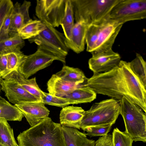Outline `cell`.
I'll return each mask as SVG.
<instances>
[{
    "label": "cell",
    "mask_w": 146,
    "mask_h": 146,
    "mask_svg": "<svg viewBox=\"0 0 146 146\" xmlns=\"http://www.w3.org/2000/svg\"><path fill=\"white\" fill-rule=\"evenodd\" d=\"M84 86L96 93L120 101L123 97L131 100L146 113V90L132 71L129 62L121 60L107 72L93 73Z\"/></svg>",
    "instance_id": "1"
},
{
    "label": "cell",
    "mask_w": 146,
    "mask_h": 146,
    "mask_svg": "<svg viewBox=\"0 0 146 146\" xmlns=\"http://www.w3.org/2000/svg\"><path fill=\"white\" fill-rule=\"evenodd\" d=\"M17 140L19 146H66L62 125L48 117L20 133Z\"/></svg>",
    "instance_id": "2"
},
{
    "label": "cell",
    "mask_w": 146,
    "mask_h": 146,
    "mask_svg": "<svg viewBox=\"0 0 146 146\" xmlns=\"http://www.w3.org/2000/svg\"><path fill=\"white\" fill-rule=\"evenodd\" d=\"M120 0H72L74 19L88 26L106 19L114 6Z\"/></svg>",
    "instance_id": "3"
},
{
    "label": "cell",
    "mask_w": 146,
    "mask_h": 146,
    "mask_svg": "<svg viewBox=\"0 0 146 146\" xmlns=\"http://www.w3.org/2000/svg\"><path fill=\"white\" fill-rule=\"evenodd\" d=\"M120 114L123 119L125 132L135 141L146 142V114L138 105L123 97L120 101Z\"/></svg>",
    "instance_id": "4"
},
{
    "label": "cell",
    "mask_w": 146,
    "mask_h": 146,
    "mask_svg": "<svg viewBox=\"0 0 146 146\" xmlns=\"http://www.w3.org/2000/svg\"><path fill=\"white\" fill-rule=\"evenodd\" d=\"M120 101L113 98L94 104L85 111L80 124L82 129L90 126L114 124L120 114Z\"/></svg>",
    "instance_id": "5"
},
{
    "label": "cell",
    "mask_w": 146,
    "mask_h": 146,
    "mask_svg": "<svg viewBox=\"0 0 146 146\" xmlns=\"http://www.w3.org/2000/svg\"><path fill=\"white\" fill-rule=\"evenodd\" d=\"M146 17V0H120L110 11L106 19L122 24Z\"/></svg>",
    "instance_id": "6"
},
{
    "label": "cell",
    "mask_w": 146,
    "mask_h": 146,
    "mask_svg": "<svg viewBox=\"0 0 146 146\" xmlns=\"http://www.w3.org/2000/svg\"><path fill=\"white\" fill-rule=\"evenodd\" d=\"M45 29L37 36L28 40L40 46L59 56L66 57L69 49L65 44L64 34L45 22Z\"/></svg>",
    "instance_id": "7"
},
{
    "label": "cell",
    "mask_w": 146,
    "mask_h": 146,
    "mask_svg": "<svg viewBox=\"0 0 146 146\" xmlns=\"http://www.w3.org/2000/svg\"><path fill=\"white\" fill-rule=\"evenodd\" d=\"M59 61L63 63L66 62V57L55 54L38 46L36 51L27 55L18 71L26 79L50 65L54 60Z\"/></svg>",
    "instance_id": "8"
},
{
    "label": "cell",
    "mask_w": 146,
    "mask_h": 146,
    "mask_svg": "<svg viewBox=\"0 0 146 146\" xmlns=\"http://www.w3.org/2000/svg\"><path fill=\"white\" fill-rule=\"evenodd\" d=\"M66 0H37L35 14L39 20L54 27L60 25Z\"/></svg>",
    "instance_id": "9"
},
{
    "label": "cell",
    "mask_w": 146,
    "mask_h": 146,
    "mask_svg": "<svg viewBox=\"0 0 146 146\" xmlns=\"http://www.w3.org/2000/svg\"><path fill=\"white\" fill-rule=\"evenodd\" d=\"M117 22L106 19L101 23L98 37L92 55L112 49L115 41L123 26Z\"/></svg>",
    "instance_id": "10"
},
{
    "label": "cell",
    "mask_w": 146,
    "mask_h": 146,
    "mask_svg": "<svg viewBox=\"0 0 146 146\" xmlns=\"http://www.w3.org/2000/svg\"><path fill=\"white\" fill-rule=\"evenodd\" d=\"M1 90L9 101L14 105L22 102H40L25 90L15 79L7 77L1 82Z\"/></svg>",
    "instance_id": "11"
},
{
    "label": "cell",
    "mask_w": 146,
    "mask_h": 146,
    "mask_svg": "<svg viewBox=\"0 0 146 146\" xmlns=\"http://www.w3.org/2000/svg\"><path fill=\"white\" fill-rule=\"evenodd\" d=\"M120 55L112 49L92 55L89 60V68L93 73L107 72L117 66L121 60Z\"/></svg>",
    "instance_id": "12"
},
{
    "label": "cell",
    "mask_w": 146,
    "mask_h": 146,
    "mask_svg": "<svg viewBox=\"0 0 146 146\" xmlns=\"http://www.w3.org/2000/svg\"><path fill=\"white\" fill-rule=\"evenodd\" d=\"M14 106L21 111L31 127L48 117L50 114V111L40 102H22Z\"/></svg>",
    "instance_id": "13"
},
{
    "label": "cell",
    "mask_w": 146,
    "mask_h": 146,
    "mask_svg": "<svg viewBox=\"0 0 146 146\" xmlns=\"http://www.w3.org/2000/svg\"><path fill=\"white\" fill-rule=\"evenodd\" d=\"M31 2L25 0L21 4L17 2L13 5L12 11L9 37L17 35L18 30L30 21L29 9Z\"/></svg>",
    "instance_id": "14"
},
{
    "label": "cell",
    "mask_w": 146,
    "mask_h": 146,
    "mask_svg": "<svg viewBox=\"0 0 146 146\" xmlns=\"http://www.w3.org/2000/svg\"><path fill=\"white\" fill-rule=\"evenodd\" d=\"M88 25L85 23L79 22L74 24L72 30L70 38H66L65 42L69 49L78 54L85 49V36Z\"/></svg>",
    "instance_id": "15"
},
{
    "label": "cell",
    "mask_w": 146,
    "mask_h": 146,
    "mask_svg": "<svg viewBox=\"0 0 146 146\" xmlns=\"http://www.w3.org/2000/svg\"><path fill=\"white\" fill-rule=\"evenodd\" d=\"M85 110L81 107L66 106L60 111V123L62 126L80 129L81 121Z\"/></svg>",
    "instance_id": "16"
},
{
    "label": "cell",
    "mask_w": 146,
    "mask_h": 146,
    "mask_svg": "<svg viewBox=\"0 0 146 146\" xmlns=\"http://www.w3.org/2000/svg\"><path fill=\"white\" fill-rule=\"evenodd\" d=\"M47 90L52 95L62 97L70 93L79 85L66 82L57 76L53 74L48 81Z\"/></svg>",
    "instance_id": "17"
},
{
    "label": "cell",
    "mask_w": 146,
    "mask_h": 146,
    "mask_svg": "<svg viewBox=\"0 0 146 146\" xmlns=\"http://www.w3.org/2000/svg\"><path fill=\"white\" fill-rule=\"evenodd\" d=\"M66 146H94L95 141L78 129L62 126Z\"/></svg>",
    "instance_id": "18"
},
{
    "label": "cell",
    "mask_w": 146,
    "mask_h": 146,
    "mask_svg": "<svg viewBox=\"0 0 146 146\" xmlns=\"http://www.w3.org/2000/svg\"><path fill=\"white\" fill-rule=\"evenodd\" d=\"M96 93L87 86L78 87L62 97L67 100L70 104L90 102L96 97Z\"/></svg>",
    "instance_id": "19"
},
{
    "label": "cell",
    "mask_w": 146,
    "mask_h": 146,
    "mask_svg": "<svg viewBox=\"0 0 146 146\" xmlns=\"http://www.w3.org/2000/svg\"><path fill=\"white\" fill-rule=\"evenodd\" d=\"M8 77L16 79L28 92L37 99L40 102H41L42 91L37 84L35 77L30 79H26L18 70L12 72L5 78Z\"/></svg>",
    "instance_id": "20"
},
{
    "label": "cell",
    "mask_w": 146,
    "mask_h": 146,
    "mask_svg": "<svg viewBox=\"0 0 146 146\" xmlns=\"http://www.w3.org/2000/svg\"><path fill=\"white\" fill-rule=\"evenodd\" d=\"M45 28V25L41 21L31 19L18 30L17 34L23 39L29 40L38 35Z\"/></svg>",
    "instance_id": "21"
},
{
    "label": "cell",
    "mask_w": 146,
    "mask_h": 146,
    "mask_svg": "<svg viewBox=\"0 0 146 146\" xmlns=\"http://www.w3.org/2000/svg\"><path fill=\"white\" fill-rule=\"evenodd\" d=\"M55 74L65 81L77 85L83 83L87 79L80 69L66 65Z\"/></svg>",
    "instance_id": "22"
},
{
    "label": "cell",
    "mask_w": 146,
    "mask_h": 146,
    "mask_svg": "<svg viewBox=\"0 0 146 146\" xmlns=\"http://www.w3.org/2000/svg\"><path fill=\"white\" fill-rule=\"evenodd\" d=\"M24 116L20 110L5 99H0V118L11 121H21Z\"/></svg>",
    "instance_id": "23"
},
{
    "label": "cell",
    "mask_w": 146,
    "mask_h": 146,
    "mask_svg": "<svg viewBox=\"0 0 146 146\" xmlns=\"http://www.w3.org/2000/svg\"><path fill=\"white\" fill-rule=\"evenodd\" d=\"M74 19L72 0H66L64 14L60 25L65 37L68 40L70 38L71 32L74 25Z\"/></svg>",
    "instance_id": "24"
},
{
    "label": "cell",
    "mask_w": 146,
    "mask_h": 146,
    "mask_svg": "<svg viewBox=\"0 0 146 146\" xmlns=\"http://www.w3.org/2000/svg\"><path fill=\"white\" fill-rule=\"evenodd\" d=\"M6 55L7 60V68L5 74L2 78L3 79L12 72L18 71L27 56L20 50L10 52Z\"/></svg>",
    "instance_id": "25"
},
{
    "label": "cell",
    "mask_w": 146,
    "mask_h": 146,
    "mask_svg": "<svg viewBox=\"0 0 146 146\" xmlns=\"http://www.w3.org/2000/svg\"><path fill=\"white\" fill-rule=\"evenodd\" d=\"M129 63L134 74L146 88V63L142 56L136 53L135 58Z\"/></svg>",
    "instance_id": "26"
},
{
    "label": "cell",
    "mask_w": 146,
    "mask_h": 146,
    "mask_svg": "<svg viewBox=\"0 0 146 146\" xmlns=\"http://www.w3.org/2000/svg\"><path fill=\"white\" fill-rule=\"evenodd\" d=\"M0 144L5 146H19L13 129L6 119L0 118Z\"/></svg>",
    "instance_id": "27"
},
{
    "label": "cell",
    "mask_w": 146,
    "mask_h": 146,
    "mask_svg": "<svg viewBox=\"0 0 146 146\" xmlns=\"http://www.w3.org/2000/svg\"><path fill=\"white\" fill-rule=\"evenodd\" d=\"M25 45L24 40L18 34L0 40V55L6 54L17 50H21Z\"/></svg>",
    "instance_id": "28"
},
{
    "label": "cell",
    "mask_w": 146,
    "mask_h": 146,
    "mask_svg": "<svg viewBox=\"0 0 146 146\" xmlns=\"http://www.w3.org/2000/svg\"><path fill=\"white\" fill-rule=\"evenodd\" d=\"M102 22L92 24L88 26L85 36V42L87 45L86 50L89 52L91 53L94 48L98 37Z\"/></svg>",
    "instance_id": "29"
},
{
    "label": "cell",
    "mask_w": 146,
    "mask_h": 146,
    "mask_svg": "<svg viewBox=\"0 0 146 146\" xmlns=\"http://www.w3.org/2000/svg\"><path fill=\"white\" fill-rule=\"evenodd\" d=\"M113 146H132L133 141L125 131L115 128L112 133Z\"/></svg>",
    "instance_id": "30"
},
{
    "label": "cell",
    "mask_w": 146,
    "mask_h": 146,
    "mask_svg": "<svg viewBox=\"0 0 146 146\" xmlns=\"http://www.w3.org/2000/svg\"><path fill=\"white\" fill-rule=\"evenodd\" d=\"M41 102L44 104L64 108L70 104L66 99L61 97L52 95L42 91Z\"/></svg>",
    "instance_id": "31"
},
{
    "label": "cell",
    "mask_w": 146,
    "mask_h": 146,
    "mask_svg": "<svg viewBox=\"0 0 146 146\" xmlns=\"http://www.w3.org/2000/svg\"><path fill=\"white\" fill-rule=\"evenodd\" d=\"M112 124L97 125L86 127L82 130L87 133L86 135L90 137L104 136L108 134L110 131Z\"/></svg>",
    "instance_id": "32"
},
{
    "label": "cell",
    "mask_w": 146,
    "mask_h": 146,
    "mask_svg": "<svg viewBox=\"0 0 146 146\" xmlns=\"http://www.w3.org/2000/svg\"><path fill=\"white\" fill-rule=\"evenodd\" d=\"M14 4L11 0L0 1V31L6 18L11 13Z\"/></svg>",
    "instance_id": "33"
},
{
    "label": "cell",
    "mask_w": 146,
    "mask_h": 146,
    "mask_svg": "<svg viewBox=\"0 0 146 146\" xmlns=\"http://www.w3.org/2000/svg\"><path fill=\"white\" fill-rule=\"evenodd\" d=\"M12 11V10L6 18L0 30V40L9 37V31L11 24Z\"/></svg>",
    "instance_id": "34"
},
{
    "label": "cell",
    "mask_w": 146,
    "mask_h": 146,
    "mask_svg": "<svg viewBox=\"0 0 146 146\" xmlns=\"http://www.w3.org/2000/svg\"><path fill=\"white\" fill-rule=\"evenodd\" d=\"M94 146H113L112 135L109 134L99 137Z\"/></svg>",
    "instance_id": "35"
},
{
    "label": "cell",
    "mask_w": 146,
    "mask_h": 146,
    "mask_svg": "<svg viewBox=\"0 0 146 146\" xmlns=\"http://www.w3.org/2000/svg\"><path fill=\"white\" fill-rule=\"evenodd\" d=\"M7 60L6 54H0V75L2 78L5 75L7 71Z\"/></svg>",
    "instance_id": "36"
},
{
    "label": "cell",
    "mask_w": 146,
    "mask_h": 146,
    "mask_svg": "<svg viewBox=\"0 0 146 146\" xmlns=\"http://www.w3.org/2000/svg\"><path fill=\"white\" fill-rule=\"evenodd\" d=\"M3 79L2 78L1 76L0 75V99L2 98H3L1 96V82Z\"/></svg>",
    "instance_id": "37"
},
{
    "label": "cell",
    "mask_w": 146,
    "mask_h": 146,
    "mask_svg": "<svg viewBox=\"0 0 146 146\" xmlns=\"http://www.w3.org/2000/svg\"><path fill=\"white\" fill-rule=\"evenodd\" d=\"M0 146H5L0 144Z\"/></svg>",
    "instance_id": "38"
},
{
    "label": "cell",
    "mask_w": 146,
    "mask_h": 146,
    "mask_svg": "<svg viewBox=\"0 0 146 146\" xmlns=\"http://www.w3.org/2000/svg\"></svg>",
    "instance_id": "39"
}]
</instances>
